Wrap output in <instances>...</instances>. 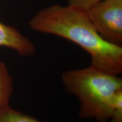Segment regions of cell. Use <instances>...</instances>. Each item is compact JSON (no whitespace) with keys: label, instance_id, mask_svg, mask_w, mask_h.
<instances>
[{"label":"cell","instance_id":"8","mask_svg":"<svg viewBox=\"0 0 122 122\" xmlns=\"http://www.w3.org/2000/svg\"><path fill=\"white\" fill-rule=\"evenodd\" d=\"M102 0H68V5L86 11L91 6Z\"/></svg>","mask_w":122,"mask_h":122},{"label":"cell","instance_id":"7","mask_svg":"<svg viewBox=\"0 0 122 122\" xmlns=\"http://www.w3.org/2000/svg\"><path fill=\"white\" fill-rule=\"evenodd\" d=\"M110 120L111 122H122V91L116 96Z\"/></svg>","mask_w":122,"mask_h":122},{"label":"cell","instance_id":"5","mask_svg":"<svg viewBox=\"0 0 122 122\" xmlns=\"http://www.w3.org/2000/svg\"><path fill=\"white\" fill-rule=\"evenodd\" d=\"M13 91V77L6 64L0 61V110L9 105Z\"/></svg>","mask_w":122,"mask_h":122},{"label":"cell","instance_id":"4","mask_svg":"<svg viewBox=\"0 0 122 122\" xmlns=\"http://www.w3.org/2000/svg\"><path fill=\"white\" fill-rule=\"evenodd\" d=\"M0 46L11 48L20 56L31 57L36 49L33 42L19 30L0 22Z\"/></svg>","mask_w":122,"mask_h":122},{"label":"cell","instance_id":"3","mask_svg":"<svg viewBox=\"0 0 122 122\" xmlns=\"http://www.w3.org/2000/svg\"><path fill=\"white\" fill-rule=\"evenodd\" d=\"M100 36L113 45H122V0H102L86 11Z\"/></svg>","mask_w":122,"mask_h":122},{"label":"cell","instance_id":"1","mask_svg":"<svg viewBox=\"0 0 122 122\" xmlns=\"http://www.w3.org/2000/svg\"><path fill=\"white\" fill-rule=\"evenodd\" d=\"M29 24L36 31L57 35L77 44L91 56L93 67L116 75L122 74V46L101 37L84 10L54 5L39 11Z\"/></svg>","mask_w":122,"mask_h":122},{"label":"cell","instance_id":"6","mask_svg":"<svg viewBox=\"0 0 122 122\" xmlns=\"http://www.w3.org/2000/svg\"><path fill=\"white\" fill-rule=\"evenodd\" d=\"M0 122H41L36 118L16 111L9 105L0 110Z\"/></svg>","mask_w":122,"mask_h":122},{"label":"cell","instance_id":"2","mask_svg":"<svg viewBox=\"0 0 122 122\" xmlns=\"http://www.w3.org/2000/svg\"><path fill=\"white\" fill-rule=\"evenodd\" d=\"M119 76L90 66L63 72L61 81L67 92L78 98L80 118L107 122L116 96L122 91V79Z\"/></svg>","mask_w":122,"mask_h":122}]
</instances>
